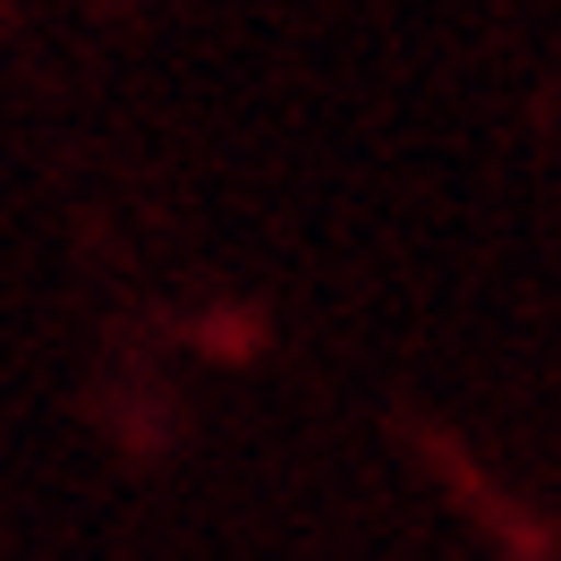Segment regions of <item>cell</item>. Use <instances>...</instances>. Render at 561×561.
I'll return each instance as SVG.
<instances>
[]
</instances>
